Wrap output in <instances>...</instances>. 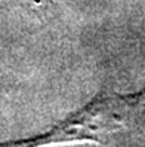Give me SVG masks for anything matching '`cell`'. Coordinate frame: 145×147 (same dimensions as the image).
<instances>
[{
  "label": "cell",
  "mask_w": 145,
  "mask_h": 147,
  "mask_svg": "<svg viewBox=\"0 0 145 147\" xmlns=\"http://www.w3.org/2000/svg\"><path fill=\"white\" fill-rule=\"evenodd\" d=\"M145 91L136 94H98L82 109L39 135L3 141L0 147H50L62 144H105L126 126Z\"/></svg>",
  "instance_id": "6da1fadb"
}]
</instances>
